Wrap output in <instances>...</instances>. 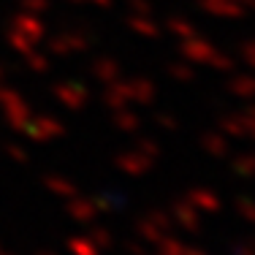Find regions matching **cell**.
I'll list each match as a JSON object with an SVG mask.
<instances>
[{"instance_id": "e0dca14e", "label": "cell", "mask_w": 255, "mask_h": 255, "mask_svg": "<svg viewBox=\"0 0 255 255\" xmlns=\"http://www.w3.org/2000/svg\"><path fill=\"white\" fill-rule=\"evenodd\" d=\"M217 128H220V133L228 138H247L242 114H223V117L217 120Z\"/></svg>"}, {"instance_id": "7c38bea8", "label": "cell", "mask_w": 255, "mask_h": 255, "mask_svg": "<svg viewBox=\"0 0 255 255\" xmlns=\"http://www.w3.org/2000/svg\"><path fill=\"white\" fill-rule=\"evenodd\" d=\"M30 117H33V112H30V103L25 98H19V101L5 106V123L11 125V130H22Z\"/></svg>"}, {"instance_id": "7402d4cb", "label": "cell", "mask_w": 255, "mask_h": 255, "mask_svg": "<svg viewBox=\"0 0 255 255\" xmlns=\"http://www.w3.org/2000/svg\"><path fill=\"white\" fill-rule=\"evenodd\" d=\"M166 30L171 35H177V38H190V35L198 33L196 25H193V22H187V19H182V16H168Z\"/></svg>"}, {"instance_id": "bcb514c9", "label": "cell", "mask_w": 255, "mask_h": 255, "mask_svg": "<svg viewBox=\"0 0 255 255\" xmlns=\"http://www.w3.org/2000/svg\"><path fill=\"white\" fill-rule=\"evenodd\" d=\"M95 5H101V8H109V5H112V0H93Z\"/></svg>"}, {"instance_id": "f546056e", "label": "cell", "mask_w": 255, "mask_h": 255, "mask_svg": "<svg viewBox=\"0 0 255 255\" xmlns=\"http://www.w3.org/2000/svg\"><path fill=\"white\" fill-rule=\"evenodd\" d=\"M136 149H138L141 155L152 157V160H155V157H160V152H163L160 144H157L155 138H136Z\"/></svg>"}, {"instance_id": "5bb4252c", "label": "cell", "mask_w": 255, "mask_h": 255, "mask_svg": "<svg viewBox=\"0 0 255 255\" xmlns=\"http://www.w3.org/2000/svg\"><path fill=\"white\" fill-rule=\"evenodd\" d=\"M112 123L114 128H120L123 133H136L138 128H141V117H138L136 112H130L128 106H120V109H112Z\"/></svg>"}, {"instance_id": "3957f363", "label": "cell", "mask_w": 255, "mask_h": 255, "mask_svg": "<svg viewBox=\"0 0 255 255\" xmlns=\"http://www.w3.org/2000/svg\"><path fill=\"white\" fill-rule=\"evenodd\" d=\"M212 52H215V46L198 33L190 35V38H182V44H179V54L187 63H209Z\"/></svg>"}, {"instance_id": "8992f818", "label": "cell", "mask_w": 255, "mask_h": 255, "mask_svg": "<svg viewBox=\"0 0 255 255\" xmlns=\"http://www.w3.org/2000/svg\"><path fill=\"white\" fill-rule=\"evenodd\" d=\"M174 223H177L179 228L190 231V234H198V231H201V212L187 201V198H179V201L174 204Z\"/></svg>"}, {"instance_id": "4316f807", "label": "cell", "mask_w": 255, "mask_h": 255, "mask_svg": "<svg viewBox=\"0 0 255 255\" xmlns=\"http://www.w3.org/2000/svg\"><path fill=\"white\" fill-rule=\"evenodd\" d=\"M234 174L239 177H255V155H239L234 163H231Z\"/></svg>"}, {"instance_id": "9a60e30c", "label": "cell", "mask_w": 255, "mask_h": 255, "mask_svg": "<svg viewBox=\"0 0 255 255\" xmlns=\"http://www.w3.org/2000/svg\"><path fill=\"white\" fill-rule=\"evenodd\" d=\"M228 93L234 95V98H255V76L234 74L228 79Z\"/></svg>"}, {"instance_id": "f35d334b", "label": "cell", "mask_w": 255, "mask_h": 255, "mask_svg": "<svg viewBox=\"0 0 255 255\" xmlns=\"http://www.w3.org/2000/svg\"><path fill=\"white\" fill-rule=\"evenodd\" d=\"M231 255H255V242H236L231 247Z\"/></svg>"}, {"instance_id": "4fadbf2b", "label": "cell", "mask_w": 255, "mask_h": 255, "mask_svg": "<svg viewBox=\"0 0 255 255\" xmlns=\"http://www.w3.org/2000/svg\"><path fill=\"white\" fill-rule=\"evenodd\" d=\"M90 74L98 79V82L109 84V82H114V79H120V63L114 57H98L90 65Z\"/></svg>"}, {"instance_id": "1f68e13d", "label": "cell", "mask_w": 255, "mask_h": 255, "mask_svg": "<svg viewBox=\"0 0 255 255\" xmlns=\"http://www.w3.org/2000/svg\"><path fill=\"white\" fill-rule=\"evenodd\" d=\"M147 217H149V220L155 223L157 228H163V231H166V234H168V231L174 228V217H171V215H166V212H160V209H152V212H149Z\"/></svg>"}, {"instance_id": "d590c367", "label": "cell", "mask_w": 255, "mask_h": 255, "mask_svg": "<svg viewBox=\"0 0 255 255\" xmlns=\"http://www.w3.org/2000/svg\"><path fill=\"white\" fill-rule=\"evenodd\" d=\"M22 11H30V14H44V11H49V0H22Z\"/></svg>"}, {"instance_id": "681fc988", "label": "cell", "mask_w": 255, "mask_h": 255, "mask_svg": "<svg viewBox=\"0 0 255 255\" xmlns=\"http://www.w3.org/2000/svg\"><path fill=\"white\" fill-rule=\"evenodd\" d=\"M71 3H84V0H71Z\"/></svg>"}, {"instance_id": "ee69618b", "label": "cell", "mask_w": 255, "mask_h": 255, "mask_svg": "<svg viewBox=\"0 0 255 255\" xmlns=\"http://www.w3.org/2000/svg\"><path fill=\"white\" fill-rule=\"evenodd\" d=\"M242 114H245L247 120H253V123H255V103H250V106H247V109H245V112H242Z\"/></svg>"}, {"instance_id": "7bdbcfd3", "label": "cell", "mask_w": 255, "mask_h": 255, "mask_svg": "<svg viewBox=\"0 0 255 255\" xmlns=\"http://www.w3.org/2000/svg\"><path fill=\"white\" fill-rule=\"evenodd\" d=\"M242 123H245V133H247V138H253V141H255V123H253V120H247L245 114H242Z\"/></svg>"}, {"instance_id": "60d3db41", "label": "cell", "mask_w": 255, "mask_h": 255, "mask_svg": "<svg viewBox=\"0 0 255 255\" xmlns=\"http://www.w3.org/2000/svg\"><path fill=\"white\" fill-rule=\"evenodd\" d=\"M123 247L128 250V255H147V247H144L141 242H136V239H128V242H123Z\"/></svg>"}, {"instance_id": "836d02e7", "label": "cell", "mask_w": 255, "mask_h": 255, "mask_svg": "<svg viewBox=\"0 0 255 255\" xmlns=\"http://www.w3.org/2000/svg\"><path fill=\"white\" fill-rule=\"evenodd\" d=\"M46 49H49V54H57V57H65V54H71L68 44H65L63 35H57V38H49L46 41Z\"/></svg>"}, {"instance_id": "d4e9b609", "label": "cell", "mask_w": 255, "mask_h": 255, "mask_svg": "<svg viewBox=\"0 0 255 255\" xmlns=\"http://www.w3.org/2000/svg\"><path fill=\"white\" fill-rule=\"evenodd\" d=\"M8 44H11V49H14L16 54H22V57H25L27 52H33V49H35L33 41H30L27 35H22L19 30H14V27H11V33H8Z\"/></svg>"}, {"instance_id": "9c48e42d", "label": "cell", "mask_w": 255, "mask_h": 255, "mask_svg": "<svg viewBox=\"0 0 255 255\" xmlns=\"http://www.w3.org/2000/svg\"><path fill=\"white\" fill-rule=\"evenodd\" d=\"M101 98L109 109L128 106V103H130V87H128V82H123V79H114V82L106 84V90L101 93Z\"/></svg>"}, {"instance_id": "4dcf8cb0", "label": "cell", "mask_w": 255, "mask_h": 255, "mask_svg": "<svg viewBox=\"0 0 255 255\" xmlns=\"http://www.w3.org/2000/svg\"><path fill=\"white\" fill-rule=\"evenodd\" d=\"M125 201V198L123 196H109V193H106V196H95L93 198V204H95V209H98V212H112V209H117V204H123Z\"/></svg>"}, {"instance_id": "f6af8a7d", "label": "cell", "mask_w": 255, "mask_h": 255, "mask_svg": "<svg viewBox=\"0 0 255 255\" xmlns=\"http://www.w3.org/2000/svg\"><path fill=\"white\" fill-rule=\"evenodd\" d=\"M185 255H206V250H201V247H185Z\"/></svg>"}, {"instance_id": "6da1fadb", "label": "cell", "mask_w": 255, "mask_h": 255, "mask_svg": "<svg viewBox=\"0 0 255 255\" xmlns=\"http://www.w3.org/2000/svg\"><path fill=\"white\" fill-rule=\"evenodd\" d=\"M52 95L63 103L65 109H84L90 101V90L84 87L82 82H74V79H68V82H60L52 87Z\"/></svg>"}, {"instance_id": "cb8c5ba5", "label": "cell", "mask_w": 255, "mask_h": 255, "mask_svg": "<svg viewBox=\"0 0 255 255\" xmlns=\"http://www.w3.org/2000/svg\"><path fill=\"white\" fill-rule=\"evenodd\" d=\"M65 247H68L71 255H101V250L87 239V236H71V239L65 242Z\"/></svg>"}, {"instance_id": "ab89813d", "label": "cell", "mask_w": 255, "mask_h": 255, "mask_svg": "<svg viewBox=\"0 0 255 255\" xmlns=\"http://www.w3.org/2000/svg\"><path fill=\"white\" fill-rule=\"evenodd\" d=\"M130 11L133 14H141V16H149L152 14V5L147 0H130Z\"/></svg>"}, {"instance_id": "f1b7e54d", "label": "cell", "mask_w": 255, "mask_h": 255, "mask_svg": "<svg viewBox=\"0 0 255 255\" xmlns=\"http://www.w3.org/2000/svg\"><path fill=\"white\" fill-rule=\"evenodd\" d=\"M168 74L177 79V82H193V79H196V71L187 63H171L168 65Z\"/></svg>"}, {"instance_id": "e575fe53", "label": "cell", "mask_w": 255, "mask_h": 255, "mask_svg": "<svg viewBox=\"0 0 255 255\" xmlns=\"http://www.w3.org/2000/svg\"><path fill=\"white\" fill-rule=\"evenodd\" d=\"M155 123L160 125V128H166V130H179V123H177V117L174 114H168V112H157L155 114Z\"/></svg>"}, {"instance_id": "5b68a950", "label": "cell", "mask_w": 255, "mask_h": 255, "mask_svg": "<svg viewBox=\"0 0 255 255\" xmlns=\"http://www.w3.org/2000/svg\"><path fill=\"white\" fill-rule=\"evenodd\" d=\"M11 27L19 30L22 35H27L33 44H38V41L46 38V25L38 19V14H30V11H19V14L14 16V22H11Z\"/></svg>"}, {"instance_id": "30bf717a", "label": "cell", "mask_w": 255, "mask_h": 255, "mask_svg": "<svg viewBox=\"0 0 255 255\" xmlns=\"http://www.w3.org/2000/svg\"><path fill=\"white\" fill-rule=\"evenodd\" d=\"M187 201L196 206L198 212H220V196H217L215 190H206V187H193V190H187Z\"/></svg>"}, {"instance_id": "603a6c76", "label": "cell", "mask_w": 255, "mask_h": 255, "mask_svg": "<svg viewBox=\"0 0 255 255\" xmlns=\"http://www.w3.org/2000/svg\"><path fill=\"white\" fill-rule=\"evenodd\" d=\"M87 239L93 242L95 247H98L101 253H106V250H112L114 247V236H112V231L109 228H101V226H93L87 231Z\"/></svg>"}, {"instance_id": "8fae6325", "label": "cell", "mask_w": 255, "mask_h": 255, "mask_svg": "<svg viewBox=\"0 0 255 255\" xmlns=\"http://www.w3.org/2000/svg\"><path fill=\"white\" fill-rule=\"evenodd\" d=\"M65 212H68L71 217H74L76 223H82V226H90V223L95 220V215H98V209H95L93 198H68V206H65Z\"/></svg>"}, {"instance_id": "7dc6e473", "label": "cell", "mask_w": 255, "mask_h": 255, "mask_svg": "<svg viewBox=\"0 0 255 255\" xmlns=\"http://www.w3.org/2000/svg\"><path fill=\"white\" fill-rule=\"evenodd\" d=\"M35 255H57V253H54V250H38Z\"/></svg>"}, {"instance_id": "b9f144b4", "label": "cell", "mask_w": 255, "mask_h": 255, "mask_svg": "<svg viewBox=\"0 0 255 255\" xmlns=\"http://www.w3.org/2000/svg\"><path fill=\"white\" fill-rule=\"evenodd\" d=\"M22 95L16 93V90H8V87H0V103L3 106H8V103H14V101H19Z\"/></svg>"}, {"instance_id": "484cf974", "label": "cell", "mask_w": 255, "mask_h": 255, "mask_svg": "<svg viewBox=\"0 0 255 255\" xmlns=\"http://www.w3.org/2000/svg\"><path fill=\"white\" fill-rule=\"evenodd\" d=\"M25 63L33 74H46V71H49V54H41V52L33 49V52L25 54Z\"/></svg>"}, {"instance_id": "ba28073f", "label": "cell", "mask_w": 255, "mask_h": 255, "mask_svg": "<svg viewBox=\"0 0 255 255\" xmlns=\"http://www.w3.org/2000/svg\"><path fill=\"white\" fill-rule=\"evenodd\" d=\"M198 3H201L204 11H209L215 16H226V19H242L247 14L245 5L236 3V0H198Z\"/></svg>"}, {"instance_id": "d6986e66", "label": "cell", "mask_w": 255, "mask_h": 255, "mask_svg": "<svg viewBox=\"0 0 255 255\" xmlns=\"http://www.w3.org/2000/svg\"><path fill=\"white\" fill-rule=\"evenodd\" d=\"M136 236L141 242H147V245H157V242L163 239V236H166V231L163 228H157L152 220H149V217H141V220H136Z\"/></svg>"}, {"instance_id": "d6a6232c", "label": "cell", "mask_w": 255, "mask_h": 255, "mask_svg": "<svg viewBox=\"0 0 255 255\" xmlns=\"http://www.w3.org/2000/svg\"><path fill=\"white\" fill-rule=\"evenodd\" d=\"M236 212H239L247 223L255 226V201H250V198H239V201H236Z\"/></svg>"}, {"instance_id": "8d00e7d4", "label": "cell", "mask_w": 255, "mask_h": 255, "mask_svg": "<svg viewBox=\"0 0 255 255\" xmlns=\"http://www.w3.org/2000/svg\"><path fill=\"white\" fill-rule=\"evenodd\" d=\"M5 155H8L14 163H19V166H25V163H27V152L19 147V144H8V147H5Z\"/></svg>"}, {"instance_id": "277c9868", "label": "cell", "mask_w": 255, "mask_h": 255, "mask_svg": "<svg viewBox=\"0 0 255 255\" xmlns=\"http://www.w3.org/2000/svg\"><path fill=\"white\" fill-rule=\"evenodd\" d=\"M152 157L141 155L138 149H133V152H123L114 157V166L120 168L123 174H128V177H141V174H147L149 168H152Z\"/></svg>"}, {"instance_id": "ac0fdd59", "label": "cell", "mask_w": 255, "mask_h": 255, "mask_svg": "<svg viewBox=\"0 0 255 255\" xmlns=\"http://www.w3.org/2000/svg\"><path fill=\"white\" fill-rule=\"evenodd\" d=\"M128 27H130L133 33L144 35V38H157V35H160V25H155L149 16H141V14L128 16Z\"/></svg>"}, {"instance_id": "7a4b0ae2", "label": "cell", "mask_w": 255, "mask_h": 255, "mask_svg": "<svg viewBox=\"0 0 255 255\" xmlns=\"http://www.w3.org/2000/svg\"><path fill=\"white\" fill-rule=\"evenodd\" d=\"M22 133H27L33 141H52V138H60V136H65V128L60 120H54V117H30L27 120V125L22 128Z\"/></svg>"}, {"instance_id": "44dd1931", "label": "cell", "mask_w": 255, "mask_h": 255, "mask_svg": "<svg viewBox=\"0 0 255 255\" xmlns=\"http://www.w3.org/2000/svg\"><path fill=\"white\" fill-rule=\"evenodd\" d=\"M63 38H65V44H68L71 54L74 52H87L90 46H93V35L82 33V30H65Z\"/></svg>"}, {"instance_id": "ffe728a7", "label": "cell", "mask_w": 255, "mask_h": 255, "mask_svg": "<svg viewBox=\"0 0 255 255\" xmlns=\"http://www.w3.org/2000/svg\"><path fill=\"white\" fill-rule=\"evenodd\" d=\"M44 185H46V190L54 193V196H60V198H74V196H79V185H74V182L65 179V177H46Z\"/></svg>"}, {"instance_id": "83f0119b", "label": "cell", "mask_w": 255, "mask_h": 255, "mask_svg": "<svg viewBox=\"0 0 255 255\" xmlns=\"http://www.w3.org/2000/svg\"><path fill=\"white\" fill-rule=\"evenodd\" d=\"M209 65H212V68H215V71H220V74H228V71H234V57H228V54L226 52H212V57H209Z\"/></svg>"}, {"instance_id": "52a82bcc", "label": "cell", "mask_w": 255, "mask_h": 255, "mask_svg": "<svg viewBox=\"0 0 255 255\" xmlns=\"http://www.w3.org/2000/svg\"><path fill=\"white\" fill-rule=\"evenodd\" d=\"M128 87H130V101L133 103L149 106V103H155V98H157L155 82H152V79H147V76H133L130 82H128Z\"/></svg>"}, {"instance_id": "2e32d148", "label": "cell", "mask_w": 255, "mask_h": 255, "mask_svg": "<svg viewBox=\"0 0 255 255\" xmlns=\"http://www.w3.org/2000/svg\"><path fill=\"white\" fill-rule=\"evenodd\" d=\"M201 147H204V152H209L212 157H226L228 149H231V141H228V136H223V133H204Z\"/></svg>"}, {"instance_id": "c3c4849f", "label": "cell", "mask_w": 255, "mask_h": 255, "mask_svg": "<svg viewBox=\"0 0 255 255\" xmlns=\"http://www.w3.org/2000/svg\"><path fill=\"white\" fill-rule=\"evenodd\" d=\"M5 74H8V71H5L3 65H0V82H3V79H5Z\"/></svg>"}, {"instance_id": "74e56055", "label": "cell", "mask_w": 255, "mask_h": 255, "mask_svg": "<svg viewBox=\"0 0 255 255\" xmlns=\"http://www.w3.org/2000/svg\"><path fill=\"white\" fill-rule=\"evenodd\" d=\"M242 57H245V63L255 71V38H253V41H245V44H242Z\"/></svg>"}]
</instances>
